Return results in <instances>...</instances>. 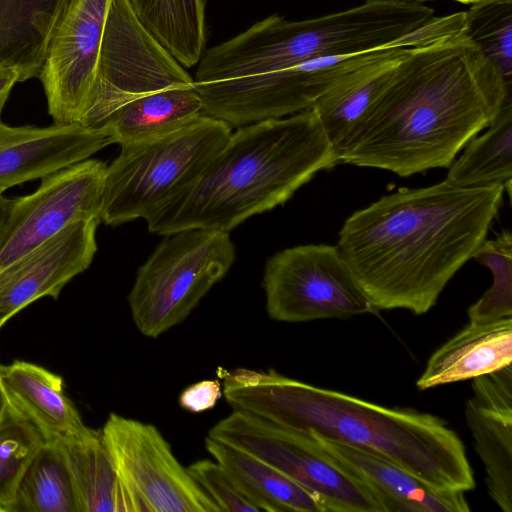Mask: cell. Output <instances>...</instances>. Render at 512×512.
<instances>
[{
  "instance_id": "e575fe53",
  "label": "cell",
  "mask_w": 512,
  "mask_h": 512,
  "mask_svg": "<svg viewBox=\"0 0 512 512\" xmlns=\"http://www.w3.org/2000/svg\"><path fill=\"white\" fill-rule=\"evenodd\" d=\"M395 1H407V2L423 3V2H426V1H434V0H395Z\"/></svg>"
},
{
  "instance_id": "7c38bea8",
  "label": "cell",
  "mask_w": 512,
  "mask_h": 512,
  "mask_svg": "<svg viewBox=\"0 0 512 512\" xmlns=\"http://www.w3.org/2000/svg\"><path fill=\"white\" fill-rule=\"evenodd\" d=\"M111 2L65 3L38 76L53 123L81 124L95 80Z\"/></svg>"
},
{
  "instance_id": "8fae6325",
  "label": "cell",
  "mask_w": 512,
  "mask_h": 512,
  "mask_svg": "<svg viewBox=\"0 0 512 512\" xmlns=\"http://www.w3.org/2000/svg\"><path fill=\"white\" fill-rule=\"evenodd\" d=\"M107 165L88 158L42 177L12 199L0 232V270L78 221L100 219Z\"/></svg>"
},
{
  "instance_id": "5b68a950",
  "label": "cell",
  "mask_w": 512,
  "mask_h": 512,
  "mask_svg": "<svg viewBox=\"0 0 512 512\" xmlns=\"http://www.w3.org/2000/svg\"><path fill=\"white\" fill-rule=\"evenodd\" d=\"M202 113L194 78L141 24L128 0H112L81 125L107 129L121 146Z\"/></svg>"
},
{
  "instance_id": "277c9868",
  "label": "cell",
  "mask_w": 512,
  "mask_h": 512,
  "mask_svg": "<svg viewBox=\"0 0 512 512\" xmlns=\"http://www.w3.org/2000/svg\"><path fill=\"white\" fill-rule=\"evenodd\" d=\"M339 162L314 110L238 127L201 174L146 219L148 230L230 232L284 204Z\"/></svg>"
},
{
  "instance_id": "603a6c76",
  "label": "cell",
  "mask_w": 512,
  "mask_h": 512,
  "mask_svg": "<svg viewBox=\"0 0 512 512\" xmlns=\"http://www.w3.org/2000/svg\"><path fill=\"white\" fill-rule=\"evenodd\" d=\"M141 24L184 67L196 65L206 44L205 0H128Z\"/></svg>"
},
{
  "instance_id": "7402d4cb",
  "label": "cell",
  "mask_w": 512,
  "mask_h": 512,
  "mask_svg": "<svg viewBox=\"0 0 512 512\" xmlns=\"http://www.w3.org/2000/svg\"><path fill=\"white\" fill-rule=\"evenodd\" d=\"M71 473L79 512H128L124 491L101 430L59 442Z\"/></svg>"
},
{
  "instance_id": "f1b7e54d",
  "label": "cell",
  "mask_w": 512,
  "mask_h": 512,
  "mask_svg": "<svg viewBox=\"0 0 512 512\" xmlns=\"http://www.w3.org/2000/svg\"><path fill=\"white\" fill-rule=\"evenodd\" d=\"M187 469L221 512H261L217 461L201 459Z\"/></svg>"
},
{
  "instance_id": "ac0fdd59",
  "label": "cell",
  "mask_w": 512,
  "mask_h": 512,
  "mask_svg": "<svg viewBox=\"0 0 512 512\" xmlns=\"http://www.w3.org/2000/svg\"><path fill=\"white\" fill-rule=\"evenodd\" d=\"M512 363V317L471 323L439 347L416 381L419 390L474 379Z\"/></svg>"
},
{
  "instance_id": "d6986e66",
  "label": "cell",
  "mask_w": 512,
  "mask_h": 512,
  "mask_svg": "<svg viewBox=\"0 0 512 512\" xmlns=\"http://www.w3.org/2000/svg\"><path fill=\"white\" fill-rule=\"evenodd\" d=\"M418 46V45H417ZM413 46L398 47L348 73L312 106L337 154Z\"/></svg>"
},
{
  "instance_id": "4dcf8cb0",
  "label": "cell",
  "mask_w": 512,
  "mask_h": 512,
  "mask_svg": "<svg viewBox=\"0 0 512 512\" xmlns=\"http://www.w3.org/2000/svg\"><path fill=\"white\" fill-rule=\"evenodd\" d=\"M17 82H20V74L15 68L0 66V121L10 92Z\"/></svg>"
},
{
  "instance_id": "83f0119b",
  "label": "cell",
  "mask_w": 512,
  "mask_h": 512,
  "mask_svg": "<svg viewBox=\"0 0 512 512\" xmlns=\"http://www.w3.org/2000/svg\"><path fill=\"white\" fill-rule=\"evenodd\" d=\"M43 443L38 429L9 403L0 423V512H8L25 469Z\"/></svg>"
},
{
  "instance_id": "44dd1931",
  "label": "cell",
  "mask_w": 512,
  "mask_h": 512,
  "mask_svg": "<svg viewBox=\"0 0 512 512\" xmlns=\"http://www.w3.org/2000/svg\"><path fill=\"white\" fill-rule=\"evenodd\" d=\"M205 447L261 512H323L311 492L255 456L209 436Z\"/></svg>"
},
{
  "instance_id": "5bb4252c",
  "label": "cell",
  "mask_w": 512,
  "mask_h": 512,
  "mask_svg": "<svg viewBox=\"0 0 512 512\" xmlns=\"http://www.w3.org/2000/svg\"><path fill=\"white\" fill-rule=\"evenodd\" d=\"M113 143L105 128L79 123L14 127L1 120L0 192L86 160Z\"/></svg>"
},
{
  "instance_id": "f546056e",
  "label": "cell",
  "mask_w": 512,
  "mask_h": 512,
  "mask_svg": "<svg viewBox=\"0 0 512 512\" xmlns=\"http://www.w3.org/2000/svg\"><path fill=\"white\" fill-rule=\"evenodd\" d=\"M223 392L218 380H203L187 387L179 397L181 408L199 413L212 409Z\"/></svg>"
},
{
  "instance_id": "d4e9b609",
  "label": "cell",
  "mask_w": 512,
  "mask_h": 512,
  "mask_svg": "<svg viewBox=\"0 0 512 512\" xmlns=\"http://www.w3.org/2000/svg\"><path fill=\"white\" fill-rule=\"evenodd\" d=\"M8 512H79L59 442L44 441L25 469Z\"/></svg>"
},
{
  "instance_id": "4fadbf2b",
  "label": "cell",
  "mask_w": 512,
  "mask_h": 512,
  "mask_svg": "<svg viewBox=\"0 0 512 512\" xmlns=\"http://www.w3.org/2000/svg\"><path fill=\"white\" fill-rule=\"evenodd\" d=\"M100 219L78 221L0 270V330L43 297L58 298L91 265Z\"/></svg>"
},
{
  "instance_id": "484cf974",
  "label": "cell",
  "mask_w": 512,
  "mask_h": 512,
  "mask_svg": "<svg viewBox=\"0 0 512 512\" xmlns=\"http://www.w3.org/2000/svg\"><path fill=\"white\" fill-rule=\"evenodd\" d=\"M465 35L512 92V0H482L465 12Z\"/></svg>"
},
{
  "instance_id": "30bf717a",
  "label": "cell",
  "mask_w": 512,
  "mask_h": 512,
  "mask_svg": "<svg viewBox=\"0 0 512 512\" xmlns=\"http://www.w3.org/2000/svg\"><path fill=\"white\" fill-rule=\"evenodd\" d=\"M101 432L128 512H221L155 426L110 413Z\"/></svg>"
},
{
  "instance_id": "ba28073f",
  "label": "cell",
  "mask_w": 512,
  "mask_h": 512,
  "mask_svg": "<svg viewBox=\"0 0 512 512\" xmlns=\"http://www.w3.org/2000/svg\"><path fill=\"white\" fill-rule=\"evenodd\" d=\"M208 436L245 451L311 492L323 512H383L357 478L336 464L314 438L233 410Z\"/></svg>"
},
{
  "instance_id": "e0dca14e",
  "label": "cell",
  "mask_w": 512,
  "mask_h": 512,
  "mask_svg": "<svg viewBox=\"0 0 512 512\" xmlns=\"http://www.w3.org/2000/svg\"><path fill=\"white\" fill-rule=\"evenodd\" d=\"M0 373L9 403L38 429L44 441L63 442L92 430L66 395L60 375L23 360L0 365Z\"/></svg>"
},
{
  "instance_id": "cb8c5ba5",
  "label": "cell",
  "mask_w": 512,
  "mask_h": 512,
  "mask_svg": "<svg viewBox=\"0 0 512 512\" xmlns=\"http://www.w3.org/2000/svg\"><path fill=\"white\" fill-rule=\"evenodd\" d=\"M446 181L459 187L503 185L511 196L512 105L504 107L488 130L473 137L448 167Z\"/></svg>"
},
{
  "instance_id": "6da1fadb",
  "label": "cell",
  "mask_w": 512,
  "mask_h": 512,
  "mask_svg": "<svg viewBox=\"0 0 512 512\" xmlns=\"http://www.w3.org/2000/svg\"><path fill=\"white\" fill-rule=\"evenodd\" d=\"M511 105L512 92L463 30L409 48L338 159L401 177L448 168Z\"/></svg>"
},
{
  "instance_id": "3957f363",
  "label": "cell",
  "mask_w": 512,
  "mask_h": 512,
  "mask_svg": "<svg viewBox=\"0 0 512 512\" xmlns=\"http://www.w3.org/2000/svg\"><path fill=\"white\" fill-rule=\"evenodd\" d=\"M222 392L233 410L388 460L439 490L475 487L460 437L437 416L384 407L274 370H231Z\"/></svg>"
},
{
  "instance_id": "ffe728a7",
  "label": "cell",
  "mask_w": 512,
  "mask_h": 512,
  "mask_svg": "<svg viewBox=\"0 0 512 512\" xmlns=\"http://www.w3.org/2000/svg\"><path fill=\"white\" fill-rule=\"evenodd\" d=\"M67 0H0V66L38 78Z\"/></svg>"
},
{
  "instance_id": "1f68e13d",
  "label": "cell",
  "mask_w": 512,
  "mask_h": 512,
  "mask_svg": "<svg viewBox=\"0 0 512 512\" xmlns=\"http://www.w3.org/2000/svg\"><path fill=\"white\" fill-rule=\"evenodd\" d=\"M12 199H9L0 192V232L9 214Z\"/></svg>"
},
{
  "instance_id": "9a60e30c",
  "label": "cell",
  "mask_w": 512,
  "mask_h": 512,
  "mask_svg": "<svg viewBox=\"0 0 512 512\" xmlns=\"http://www.w3.org/2000/svg\"><path fill=\"white\" fill-rule=\"evenodd\" d=\"M472 389L465 417L487 491L502 511L512 512V366L474 378Z\"/></svg>"
},
{
  "instance_id": "52a82bcc",
  "label": "cell",
  "mask_w": 512,
  "mask_h": 512,
  "mask_svg": "<svg viewBox=\"0 0 512 512\" xmlns=\"http://www.w3.org/2000/svg\"><path fill=\"white\" fill-rule=\"evenodd\" d=\"M235 259L228 232L194 228L166 235L139 267L128 295L137 329L156 338L183 322Z\"/></svg>"
},
{
  "instance_id": "7a4b0ae2",
  "label": "cell",
  "mask_w": 512,
  "mask_h": 512,
  "mask_svg": "<svg viewBox=\"0 0 512 512\" xmlns=\"http://www.w3.org/2000/svg\"><path fill=\"white\" fill-rule=\"evenodd\" d=\"M505 191L446 180L402 188L352 213L336 245L377 311L421 315L486 239Z\"/></svg>"
},
{
  "instance_id": "2e32d148",
  "label": "cell",
  "mask_w": 512,
  "mask_h": 512,
  "mask_svg": "<svg viewBox=\"0 0 512 512\" xmlns=\"http://www.w3.org/2000/svg\"><path fill=\"white\" fill-rule=\"evenodd\" d=\"M311 437L336 464L368 488L383 512L470 511L464 492L439 490L388 460L337 442Z\"/></svg>"
},
{
  "instance_id": "d6a6232c",
  "label": "cell",
  "mask_w": 512,
  "mask_h": 512,
  "mask_svg": "<svg viewBox=\"0 0 512 512\" xmlns=\"http://www.w3.org/2000/svg\"><path fill=\"white\" fill-rule=\"evenodd\" d=\"M8 405H9V400L6 395V392H5L3 383H2L1 373H0V423L6 413Z\"/></svg>"
},
{
  "instance_id": "8992f818",
  "label": "cell",
  "mask_w": 512,
  "mask_h": 512,
  "mask_svg": "<svg viewBox=\"0 0 512 512\" xmlns=\"http://www.w3.org/2000/svg\"><path fill=\"white\" fill-rule=\"evenodd\" d=\"M231 133L230 125L202 113L169 132L121 145L106 169L100 222L146 220L201 174Z\"/></svg>"
},
{
  "instance_id": "836d02e7",
  "label": "cell",
  "mask_w": 512,
  "mask_h": 512,
  "mask_svg": "<svg viewBox=\"0 0 512 512\" xmlns=\"http://www.w3.org/2000/svg\"><path fill=\"white\" fill-rule=\"evenodd\" d=\"M455 1H458V2L464 3V4H475V3L480 2L482 0H455Z\"/></svg>"
},
{
  "instance_id": "9c48e42d",
  "label": "cell",
  "mask_w": 512,
  "mask_h": 512,
  "mask_svg": "<svg viewBox=\"0 0 512 512\" xmlns=\"http://www.w3.org/2000/svg\"><path fill=\"white\" fill-rule=\"evenodd\" d=\"M262 287L270 318L289 323L376 313L337 245L306 244L266 261Z\"/></svg>"
},
{
  "instance_id": "4316f807",
  "label": "cell",
  "mask_w": 512,
  "mask_h": 512,
  "mask_svg": "<svg viewBox=\"0 0 512 512\" xmlns=\"http://www.w3.org/2000/svg\"><path fill=\"white\" fill-rule=\"evenodd\" d=\"M472 258L488 267L493 283L467 311L469 322L488 323L512 317V234L503 230L494 239H485Z\"/></svg>"
}]
</instances>
